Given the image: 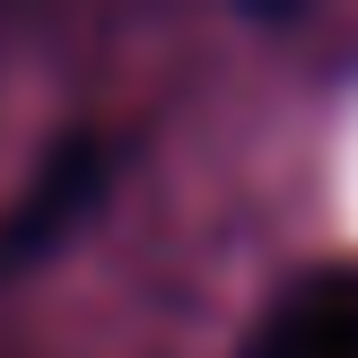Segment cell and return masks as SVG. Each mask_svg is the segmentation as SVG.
Returning <instances> with one entry per match:
<instances>
[{"label":"cell","instance_id":"obj_1","mask_svg":"<svg viewBox=\"0 0 358 358\" xmlns=\"http://www.w3.org/2000/svg\"><path fill=\"white\" fill-rule=\"evenodd\" d=\"M254 358H358V271H324L262 324Z\"/></svg>","mask_w":358,"mask_h":358},{"label":"cell","instance_id":"obj_2","mask_svg":"<svg viewBox=\"0 0 358 358\" xmlns=\"http://www.w3.org/2000/svg\"><path fill=\"white\" fill-rule=\"evenodd\" d=\"M96 184H105V140H62V149H52V166L35 175L27 210L0 227V262H9V254H35V245H52L87 201H96Z\"/></svg>","mask_w":358,"mask_h":358}]
</instances>
